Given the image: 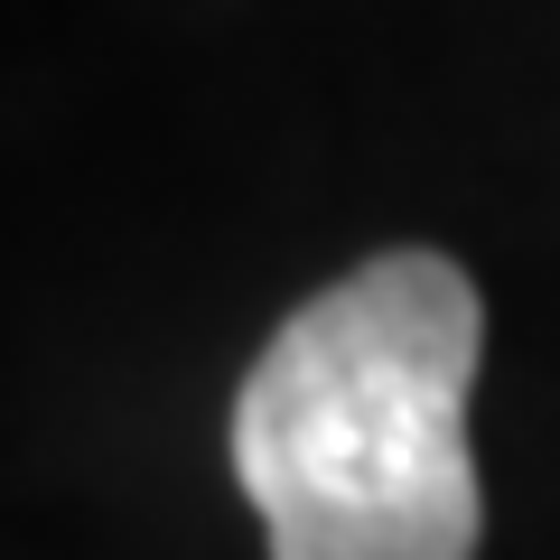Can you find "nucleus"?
Instances as JSON below:
<instances>
[{
    "label": "nucleus",
    "mask_w": 560,
    "mask_h": 560,
    "mask_svg": "<svg viewBox=\"0 0 560 560\" xmlns=\"http://www.w3.org/2000/svg\"><path fill=\"white\" fill-rule=\"evenodd\" d=\"M477 280L430 243L290 308L234 393V477L271 560H477Z\"/></svg>",
    "instance_id": "f257e3e1"
}]
</instances>
